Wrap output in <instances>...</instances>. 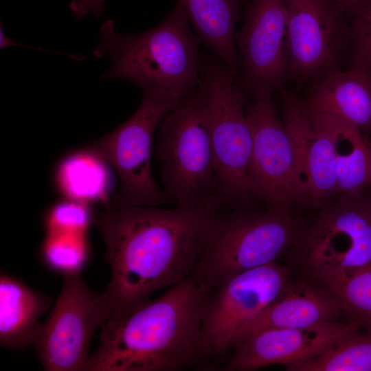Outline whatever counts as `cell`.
<instances>
[{
    "label": "cell",
    "mask_w": 371,
    "mask_h": 371,
    "mask_svg": "<svg viewBox=\"0 0 371 371\" xmlns=\"http://www.w3.org/2000/svg\"><path fill=\"white\" fill-rule=\"evenodd\" d=\"M348 68L363 70L371 75V0L350 17Z\"/></svg>",
    "instance_id": "cell-25"
},
{
    "label": "cell",
    "mask_w": 371,
    "mask_h": 371,
    "mask_svg": "<svg viewBox=\"0 0 371 371\" xmlns=\"http://www.w3.org/2000/svg\"><path fill=\"white\" fill-rule=\"evenodd\" d=\"M202 42L239 76L241 58L236 25L243 19L245 0H177Z\"/></svg>",
    "instance_id": "cell-18"
},
{
    "label": "cell",
    "mask_w": 371,
    "mask_h": 371,
    "mask_svg": "<svg viewBox=\"0 0 371 371\" xmlns=\"http://www.w3.org/2000/svg\"><path fill=\"white\" fill-rule=\"evenodd\" d=\"M350 17L365 4L368 0H335Z\"/></svg>",
    "instance_id": "cell-28"
},
{
    "label": "cell",
    "mask_w": 371,
    "mask_h": 371,
    "mask_svg": "<svg viewBox=\"0 0 371 371\" xmlns=\"http://www.w3.org/2000/svg\"><path fill=\"white\" fill-rule=\"evenodd\" d=\"M252 134L251 190L268 209L284 210L303 202L297 153L272 97L252 99L246 107Z\"/></svg>",
    "instance_id": "cell-12"
},
{
    "label": "cell",
    "mask_w": 371,
    "mask_h": 371,
    "mask_svg": "<svg viewBox=\"0 0 371 371\" xmlns=\"http://www.w3.org/2000/svg\"><path fill=\"white\" fill-rule=\"evenodd\" d=\"M294 371H371V329L357 328Z\"/></svg>",
    "instance_id": "cell-22"
},
{
    "label": "cell",
    "mask_w": 371,
    "mask_h": 371,
    "mask_svg": "<svg viewBox=\"0 0 371 371\" xmlns=\"http://www.w3.org/2000/svg\"><path fill=\"white\" fill-rule=\"evenodd\" d=\"M330 290L339 300L345 320L371 329V265L343 278Z\"/></svg>",
    "instance_id": "cell-23"
},
{
    "label": "cell",
    "mask_w": 371,
    "mask_h": 371,
    "mask_svg": "<svg viewBox=\"0 0 371 371\" xmlns=\"http://www.w3.org/2000/svg\"><path fill=\"white\" fill-rule=\"evenodd\" d=\"M199 87L203 92L214 159V197L222 207L251 209L252 134L244 92L229 67L215 54L205 57Z\"/></svg>",
    "instance_id": "cell-4"
},
{
    "label": "cell",
    "mask_w": 371,
    "mask_h": 371,
    "mask_svg": "<svg viewBox=\"0 0 371 371\" xmlns=\"http://www.w3.org/2000/svg\"><path fill=\"white\" fill-rule=\"evenodd\" d=\"M105 163L87 149L70 155L58 166V188L71 200L86 204L106 201L111 190L112 179Z\"/></svg>",
    "instance_id": "cell-21"
},
{
    "label": "cell",
    "mask_w": 371,
    "mask_h": 371,
    "mask_svg": "<svg viewBox=\"0 0 371 371\" xmlns=\"http://www.w3.org/2000/svg\"><path fill=\"white\" fill-rule=\"evenodd\" d=\"M370 144H371V141H370Z\"/></svg>",
    "instance_id": "cell-29"
},
{
    "label": "cell",
    "mask_w": 371,
    "mask_h": 371,
    "mask_svg": "<svg viewBox=\"0 0 371 371\" xmlns=\"http://www.w3.org/2000/svg\"><path fill=\"white\" fill-rule=\"evenodd\" d=\"M53 300L19 280L5 273L0 276V343L21 350L32 345L38 318Z\"/></svg>",
    "instance_id": "cell-19"
},
{
    "label": "cell",
    "mask_w": 371,
    "mask_h": 371,
    "mask_svg": "<svg viewBox=\"0 0 371 371\" xmlns=\"http://www.w3.org/2000/svg\"><path fill=\"white\" fill-rule=\"evenodd\" d=\"M307 226L291 209L221 210L210 227L195 272L214 284L278 261Z\"/></svg>",
    "instance_id": "cell-5"
},
{
    "label": "cell",
    "mask_w": 371,
    "mask_h": 371,
    "mask_svg": "<svg viewBox=\"0 0 371 371\" xmlns=\"http://www.w3.org/2000/svg\"><path fill=\"white\" fill-rule=\"evenodd\" d=\"M91 221L93 212L87 204L69 199L51 208L45 218V227L47 234H86Z\"/></svg>",
    "instance_id": "cell-26"
},
{
    "label": "cell",
    "mask_w": 371,
    "mask_h": 371,
    "mask_svg": "<svg viewBox=\"0 0 371 371\" xmlns=\"http://www.w3.org/2000/svg\"><path fill=\"white\" fill-rule=\"evenodd\" d=\"M325 115L333 142L338 192L348 197H361L371 185L370 140L348 122Z\"/></svg>",
    "instance_id": "cell-20"
},
{
    "label": "cell",
    "mask_w": 371,
    "mask_h": 371,
    "mask_svg": "<svg viewBox=\"0 0 371 371\" xmlns=\"http://www.w3.org/2000/svg\"><path fill=\"white\" fill-rule=\"evenodd\" d=\"M340 320L345 319L336 295L322 284L301 275L300 278H291L282 293L242 328L234 347L263 330L308 328Z\"/></svg>",
    "instance_id": "cell-16"
},
{
    "label": "cell",
    "mask_w": 371,
    "mask_h": 371,
    "mask_svg": "<svg viewBox=\"0 0 371 371\" xmlns=\"http://www.w3.org/2000/svg\"><path fill=\"white\" fill-rule=\"evenodd\" d=\"M221 207L214 197L172 209L108 203L93 212L111 279L109 316L122 313L193 273Z\"/></svg>",
    "instance_id": "cell-1"
},
{
    "label": "cell",
    "mask_w": 371,
    "mask_h": 371,
    "mask_svg": "<svg viewBox=\"0 0 371 371\" xmlns=\"http://www.w3.org/2000/svg\"><path fill=\"white\" fill-rule=\"evenodd\" d=\"M307 95L299 98L308 115H329L371 135V75L363 70L338 68L311 85Z\"/></svg>",
    "instance_id": "cell-17"
},
{
    "label": "cell",
    "mask_w": 371,
    "mask_h": 371,
    "mask_svg": "<svg viewBox=\"0 0 371 371\" xmlns=\"http://www.w3.org/2000/svg\"><path fill=\"white\" fill-rule=\"evenodd\" d=\"M348 14L335 0H288V80L313 84L348 60Z\"/></svg>",
    "instance_id": "cell-11"
},
{
    "label": "cell",
    "mask_w": 371,
    "mask_h": 371,
    "mask_svg": "<svg viewBox=\"0 0 371 371\" xmlns=\"http://www.w3.org/2000/svg\"><path fill=\"white\" fill-rule=\"evenodd\" d=\"M88 255L86 234L49 233L42 247L45 264L63 276L80 273Z\"/></svg>",
    "instance_id": "cell-24"
},
{
    "label": "cell",
    "mask_w": 371,
    "mask_h": 371,
    "mask_svg": "<svg viewBox=\"0 0 371 371\" xmlns=\"http://www.w3.org/2000/svg\"><path fill=\"white\" fill-rule=\"evenodd\" d=\"M142 102L135 113L113 131L88 144L87 150L109 164L120 178L113 202L158 207L171 202L153 177L151 155L155 130L185 100L152 85L139 87Z\"/></svg>",
    "instance_id": "cell-7"
},
{
    "label": "cell",
    "mask_w": 371,
    "mask_h": 371,
    "mask_svg": "<svg viewBox=\"0 0 371 371\" xmlns=\"http://www.w3.org/2000/svg\"><path fill=\"white\" fill-rule=\"evenodd\" d=\"M208 287L194 272L159 298L109 316L86 371H175L194 363Z\"/></svg>",
    "instance_id": "cell-2"
},
{
    "label": "cell",
    "mask_w": 371,
    "mask_h": 371,
    "mask_svg": "<svg viewBox=\"0 0 371 371\" xmlns=\"http://www.w3.org/2000/svg\"><path fill=\"white\" fill-rule=\"evenodd\" d=\"M289 251L301 275L329 289L371 265V201L340 195L328 202Z\"/></svg>",
    "instance_id": "cell-6"
},
{
    "label": "cell",
    "mask_w": 371,
    "mask_h": 371,
    "mask_svg": "<svg viewBox=\"0 0 371 371\" xmlns=\"http://www.w3.org/2000/svg\"><path fill=\"white\" fill-rule=\"evenodd\" d=\"M282 120L294 145L301 172L303 202L319 209L338 192L335 151L325 115H308L299 98L283 99Z\"/></svg>",
    "instance_id": "cell-15"
},
{
    "label": "cell",
    "mask_w": 371,
    "mask_h": 371,
    "mask_svg": "<svg viewBox=\"0 0 371 371\" xmlns=\"http://www.w3.org/2000/svg\"><path fill=\"white\" fill-rule=\"evenodd\" d=\"M291 270L278 261L209 284L202 313L201 358L232 350L239 332L284 291Z\"/></svg>",
    "instance_id": "cell-9"
},
{
    "label": "cell",
    "mask_w": 371,
    "mask_h": 371,
    "mask_svg": "<svg viewBox=\"0 0 371 371\" xmlns=\"http://www.w3.org/2000/svg\"><path fill=\"white\" fill-rule=\"evenodd\" d=\"M235 38L243 91L252 99L272 97L288 80V0H251Z\"/></svg>",
    "instance_id": "cell-13"
},
{
    "label": "cell",
    "mask_w": 371,
    "mask_h": 371,
    "mask_svg": "<svg viewBox=\"0 0 371 371\" xmlns=\"http://www.w3.org/2000/svg\"><path fill=\"white\" fill-rule=\"evenodd\" d=\"M190 24L179 3L160 23L139 34H121L113 21H106L93 49L95 57L111 61L101 81L118 78L190 98L199 90L205 57L203 42Z\"/></svg>",
    "instance_id": "cell-3"
},
{
    "label": "cell",
    "mask_w": 371,
    "mask_h": 371,
    "mask_svg": "<svg viewBox=\"0 0 371 371\" xmlns=\"http://www.w3.org/2000/svg\"><path fill=\"white\" fill-rule=\"evenodd\" d=\"M105 0H73L69 5L70 10L76 20L80 21L89 15H93L99 19L104 10Z\"/></svg>",
    "instance_id": "cell-27"
},
{
    "label": "cell",
    "mask_w": 371,
    "mask_h": 371,
    "mask_svg": "<svg viewBox=\"0 0 371 371\" xmlns=\"http://www.w3.org/2000/svg\"><path fill=\"white\" fill-rule=\"evenodd\" d=\"M106 291H91L80 273L63 276L60 294L32 345L47 371H86L91 339L109 316Z\"/></svg>",
    "instance_id": "cell-10"
},
{
    "label": "cell",
    "mask_w": 371,
    "mask_h": 371,
    "mask_svg": "<svg viewBox=\"0 0 371 371\" xmlns=\"http://www.w3.org/2000/svg\"><path fill=\"white\" fill-rule=\"evenodd\" d=\"M158 128L157 157L171 202L189 207L214 197V159L201 89L167 115Z\"/></svg>",
    "instance_id": "cell-8"
},
{
    "label": "cell",
    "mask_w": 371,
    "mask_h": 371,
    "mask_svg": "<svg viewBox=\"0 0 371 371\" xmlns=\"http://www.w3.org/2000/svg\"><path fill=\"white\" fill-rule=\"evenodd\" d=\"M359 327L340 320L308 328L263 330L238 343L223 370L252 371L280 364L294 371Z\"/></svg>",
    "instance_id": "cell-14"
}]
</instances>
